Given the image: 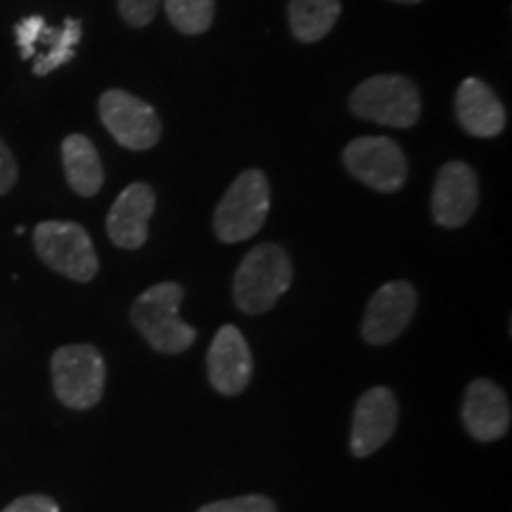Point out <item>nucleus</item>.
Listing matches in <instances>:
<instances>
[{"mask_svg": "<svg viewBox=\"0 0 512 512\" xmlns=\"http://www.w3.org/2000/svg\"><path fill=\"white\" fill-rule=\"evenodd\" d=\"M183 287L178 283H157L145 290L131 306V323L145 342L159 354L176 356L188 351L197 339V330L178 318Z\"/></svg>", "mask_w": 512, "mask_h": 512, "instance_id": "obj_1", "label": "nucleus"}, {"mask_svg": "<svg viewBox=\"0 0 512 512\" xmlns=\"http://www.w3.org/2000/svg\"><path fill=\"white\" fill-rule=\"evenodd\" d=\"M292 261L290 254L280 245H256L238 266L233 283V297L240 311L249 316L271 311L278 299L292 285Z\"/></svg>", "mask_w": 512, "mask_h": 512, "instance_id": "obj_2", "label": "nucleus"}, {"mask_svg": "<svg viewBox=\"0 0 512 512\" xmlns=\"http://www.w3.org/2000/svg\"><path fill=\"white\" fill-rule=\"evenodd\" d=\"M271 209V183L264 171L247 169L235 178L214 211V233L226 245L259 233Z\"/></svg>", "mask_w": 512, "mask_h": 512, "instance_id": "obj_3", "label": "nucleus"}, {"mask_svg": "<svg viewBox=\"0 0 512 512\" xmlns=\"http://www.w3.org/2000/svg\"><path fill=\"white\" fill-rule=\"evenodd\" d=\"M57 401L72 411H88L98 406L105 394L107 366L93 344H67L50 361Z\"/></svg>", "mask_w": 512, "mask_h": 512, "instance_id": "obj_4", "label": "nucleus"}, {"mask_svg": "<svg viewBox=\"0 0 512 512\" xmlns=\"http://www.w3.org/2000/svg\"><path fill=\"white\" fill-rule=\"evenodd\" d=\"M349 107L358 119L375 121L380 126L411 128L420 119L422 100L415 83L406 76L377 74L351 93Z\"/></svg>", "mask_w": 512, "mask_h": 512, "instance_id": "obj_5", "label": "nucleus"}, {"mask_svg": "<svg viewBox=\"0 0 512 512\" xmlns=\"http://www.w3.org/2000/svg\"><path fill=\"white\" fill-rule=\"evenodd\" d=\"M38 259L55 273L74 283H91L98 275L100 261L91 235L72 221H43L34 230Z\"/></svg>", "mask_w": 512, "mask_h": 512, "instance_id": "obj_6", "label": "nucleus"}, {"mask_svg": "<svg viewBox=\"0 0 512 512\" xmlns=\"http://www.w3.org/2000/svg\"><path fill=\"white\" fill-rule=\"evenodd\" d=\"M81 22L67 17L62 27H50L41 15L17 22L15 38L22 60H34V74L48 76L74 60V48L81 41Z\"/></svg>", "mask_w": 512, "mask_h": 512, "instance_id": "obj_7", "label": "nucleus"}, {"mask_svg": "<svg viewBox=\"0 0 512 512\" xmlns=\"http://www.w3.org/2000/svg\"><path fill=\"white\" fill-rule=\"evenodd\" d=\"M344 166L356 181L377 192H396L408 178V162L399 143L384 136H363L344 147Z\"/></svg>", "mask_w": 512, "mask_h": 512, "instance_id": "obj_8", "label": "nucleus"}, {"mask_svg": "<svg viewBox=\"0 0 512 512\" xmlns=\"http://www.w3.org/2000/svg\"><path fill=\"white\" fill-rule=\"evenodd\" d=\"M98 107L102 124L126 150H150L162 138V121H159L155 107L136 95L112 88V91L102 93Z\"/></svg>", "mask_w": 512, "mask_h": 512, "instance_id": "obj_9", "label": "nucleus"}, {"mask_svg": "<svg viewBox=\"0 0 512 512\" xmlns=\"http://www.w3.org/2000/svg\"><path fill=\"white\" fill-rule=\"evenodd\" d=\"M418 309V292L406 280H394V283L382 285L366 306L361 332L368 344H389L411 325Z\"/></svg>", "mask_w": 512, "mask_h": 512, "instance_id": "obj_10", "label": "nucleus"}, {"mask_svg": "<svg viewBox=\"0 0 512 512\" xmlns=\"http://www.w3.org/2000/svg\"><path fill=\"white\" fill-rule=\"evenodd\" d=\"M399 425V403L392 389L373 387L356 403L354 422H351L349 448L356 458L373 456L394 437Z\"/></svg>", "mask_w": 512, "mask_h": 512, "instance_id": "obj_11", "label": "nucleus"}, {"mask_svg": "<svg viewBox=\"0 0 512 512\" xmlns=\"http://www.w3.org/2000/svg\"><path fill=\"white\" fill-rule=\"evenodd\" d=\"M479 207V178L465 162H448L439 169L432 190V216L441 228H460Z\"/></svg>", "mask_w": 512, "mask_h": 512, "instance_id": "obj_12", "label": "nucleus"}, {"mask_svg": "<svg viewBox=\"0 0 512 512\" xmlns=\"http://www.w3.org/2000/svg\"><path fill=\"white\" fill-rule=\"evenodd\" d=\"M252 368V351L245 335L235 325H223L207 354L211 387L223 396H238L252 382Z\"/></svg>", "mask_w": 512, "mask_h": 512, "instance_id": "obj_13", "label": "nucleus"}, {"mask_svg": "<svg viewBox=\"0 0 512 512\" xmlns=\"http://www.w3.org/2000/svg\"><path fill=\"white\" fill-rule=\"evenodd\" d=\"M460 415H463V425L470 437L484 441V444L503 439L512 420L508 396L494 380H486V377L467 384Z\"/></svg>", "mask_w": 512, "mask_h": 512, "instance_id": "obj_14", "label": "nucleus"}, {"mask_svg": "<svg viewBox=\"0 0 512 512\" xmlns=\"http://www.w3.org/2000/svg\"><path fill=\"white\" fill-rule=\"evenodd\" d=\"M157 195L147 183H131L107 214V235L121 249H140L147 242Z\"/></svg>", "mask_w": 512, "mask_h": 512, "instance_id": "obj_15", "label": "nucleus"}, {"mask_svg": "<svg viewBox=\"0 0 512 512\" xmlns=\"http://www.w3.org/2000/svg\"><path fill=\"white\" fill-rule=\"evenodd\" d=\"M456 117L465 133L475 138L501 136L508 117H505L503 102L498 100L494 88L482 79H465L456 93Z\"/></svg>", "mask_w": 512, "mask_h": 512, "instance_id": "obj_16", "label": "nucleus"}, {"mask_svg": "<svg viewBox=\"0 0 512 512\" xmlns=\"http://www.w3.org/2000/svg\"><path fill=\"white\" fill-rule=\"evenodd\" d=\"M62 164L69 188L81 197L98 195L105 183V171L95 145L81 133H72L62 143Z\"/></svg>", "mask_w": 512, "mask_h": 512, "instance_id": "obj_17", "label": "nucleus"}, {"mask_svg": "<svg viewBox=\"0 0 512 512\" xmlns=\"http://www.w3.org/2000/svg\"><path fill=\"white\" fill-rule=\"evenodd\" d=\"M342 3L339 0H290V29L297 41L316 43L337 24Z\"/></svg>", "mask_w": 512, "mask_h": 512, "instance_id": "obj_18", "label": "nucleus"}, {"mask_svg": "<svg viewBox=\"0 0 512 512\" xmlns=\"http://www.w3.org/2000/svg\"><path fill=\"white\" fill-rule=\"evenodd\" d=\"M166 17L181 34H204L214 24V0H164Z\"/></svg>", "mask_w": 512, "mask_h": 512, "instance_id": "obj_19", "label": "nucleus"}, {"mask_svg": "<svg viewBox=\"0 0 512 512\" xmlns=\"http://www.w3.org/2000/svg\"><path fill=\"white\" fill-rule=\"evenodd\" d=\"M197 512H278L271 498L249 494L240 498H228V501H216L209 505H202Z\"/></svg>", "mask_w": 512, "mask_h": 512, "instance_id": "obj_20", "label": "nucleus"}, {"mask_svg": "<svg viewBox=\"0 0 512 512\" xmlns=\"http://www.w3.org/2000/svg\"><path fill=\"white\" fill-rule=\"evenodd\" d=\"M162 0H119V15L128 27H147L157 17Z\"/></svg>", "mask_w": 512, "mask_h": 512, "instance_id": "obj_21", "label": "nucleus"}, {"mask_svg": "<svg viewBox=\"0 0 512 512\" xmlns=\"http://www.w3.org/2000/svg\"><path fill=\"white\" fill-rule=\"evenodd\" d=\"M3 512H60V505H57V501H53L50 496L29 494L15 498Z\"/></svg>", "mask_w": 512, "mask_h": 512, "instance_id": "obj_22", "label": "nucleus"}, {"mask_svg": "<svg viewBox=\"0 0 512 512\" xmlns=\"http://www.w3.org/2000/svg\"><path fill=\"white\" fill-rule=\"evenodd\" d=\"M17 183V162L12 157L10 147L0 140V195L12 190V185Z\"/></svg>", "mask_w": 512, "mask_h": 512, "instance_id": "obj_23", "label": "nucleus"}, {"mask_svg": "<svg viewBox=\"0 0 512 512\" xmlns=\"http://www.w3.org/2000/svg\"><path fill=\"white\" fill-rule=\"evenodd\" d=\"M394 3H403V5H415V3H420V0H394Z\"/></svg>", "mask_w": 512, "mask_h": 512, "instance_id": "obj_24", "label": "nucleus"}]
</instances>
